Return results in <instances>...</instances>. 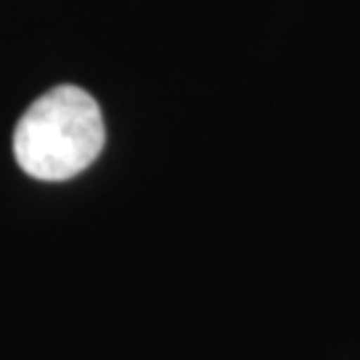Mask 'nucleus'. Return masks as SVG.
<instances>
[{"instance_id":"1","label":"nucleus","mask_w":360,"mask_h":360,"mask_svg":"<svg viewBox=\"0 0 360 360\" xmlns=\"http://www.w3.org/2000/svg\"><path fill=\"white\" fill-rule=\"evenodd\" d=\"M102 147V110L89 91L77 86H56L35 99L13 134L19 166L40 181L75 176L99 158Z\"/></svg>"}]
</instances>
